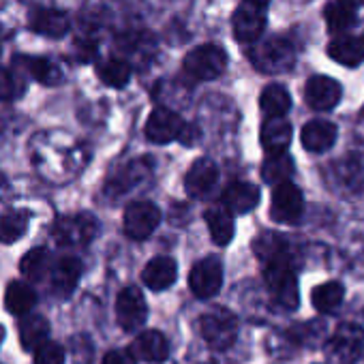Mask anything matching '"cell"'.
Returning <instances> with one entry per match:
<instances>
[{
  "label": "cell",
  "instance_id": "cell-1",
  "mask_svg": "<svg viewBox=\"0 0 364 364\" xmlns=\"http://www.w3.org/2000/svg\"><path fill=\"white\" fill-rule=\"evenodd\" d=\"M249 58L253 63V67L262 73H287L289 69H294L296 65V50L287 39L281 37H272L266 39L262 43H257L251 52Z\"/></svg>",
  "mask_w": 364,
  "mask_h": 364
},
{
  "label": "cell",
  "instance_id": "cell-2",
  "mask_svg": "<svg viewBox=\"0 0 364 364\" xmlns=\"http://www.w3.org/2000/svg\"><path fill=\"white\" fill-rule=\"evenodd\" d=\"M228 67V54L223 48L215 43H204L187 54L182 71L193 82H210L217 80Z\"/></svg>",
  "mask_w": 364,
  "mask_h": 364
},
{
  "label": "cell",
  "instance_id": "cell-3",
  "mask_svg": "<svg viewBox=\"0 0 364 364\" xmlns=\"http://www.w3.org/2000/svg\"><path fill=\"white\" fill-rule=\"evenodd\" d=\"M264 277H266L268 291L279 306L289 311L298 306V281L289 257L266 264Z\"/></svg>",
  "mask_w": 364,
  "mask_h": 364
},
{
  "label": "cell",
  "instance_id": "cell-4",
  "mask_svg": "<svg viewBox=\"0 0 364 364\" xmlns=\"http://www.w3.org/2000/svg\"><path fill=\"white\" fill-rule=\"evenodd\" d=\"M204 341L215 349H230L238 336V321L228 309H213L200 319Z\"/></svg>",
  "mask_w": 364,
  "mask_h": 364
},
{
  "label": "cell",
  "instance_id": "cell-5",
  "mask_svg": "<svg viewBox=\"0 0 364 364\" xmlns=\"http://www.w3.org/2000/svg\"><path fill=\"white\" fill-rule=\"evenodd\" d=\"M97 219L92 215L63 217L54 225V240L60 247H86L97 234Z\"/></svg>",
  "mask_w": 364,
  "mask_h": 364
},
{
  "label": "cell",
  "instance_id": "cell-6",
  "mask_svg": "<svg viewBox=\"0 0 364 364\" xmlns=\"http://www.w3.org/2000/svg\"><path fill=\"white\" fill-rule=\"evenodd\" d=\"M364 330L355 323H341L330 338V355L336 364H353L362 353Z\"/></svg>",
  "mask_w": 364,
  "mask_h": 364
},
{
  "label": "cell",
  "instance_id": "cell-7",
  "mask_svg": "<svg viewBox=\"0 0 364 364\" xmlns=\"http://www.w3.org/2000/svg\"><path fill=\"white\" fill-rule=\"evenodd\" d=\"M161 221V213L152 202H133L124 210V232L133 240L148 238Z\"/></svg>",
  "mask_w": 364,
  "mask_h": 364
},
{
  "label": "cell",
  "instance_id": "cell-8",
  "mask_svg": "<svg viewBox=\"0 0 364 364\" xmlns=\"http://www.w3.org/2000/svg\"><path fill=\"white\" fill-rule=\"evenodd\" d=\"M148 317V306L137 287H124L116 300V319L122 330L133 332L144 326Z\"/></svg>",
  "mask_w": 364,
  "mask_h": 364
},
{
  "label": "cell",
  "instance_id": "cell-9",
  "mask_svg": "<svg viewBox=\"0 0 364 364\" xmlns=\"http://www.w3.org/2000/svg\"><path fill=\"white\" fill-rule=\"evenodd\" d=\"M185 129H187L185 120L176 112L167 107H156L146 122V137L154 144H169L173 139H180Z\"/></svg>",
  "mask_w": 364,
  "mask_h": 364
},
{
  "label": "cell",
  "instance_id": "cell-10",
  "mask_svg": "<svg viewBox=\"0 0 364 364\" xmlns=\"http://www.w3.org/2000/svg\"><path fill=\"white\" fill-rule=\"evenodd\" d=\"M304 210V198L300 189L291 182H283V185L274 187L272 191V208L270 217L277 223H291L298 221Z\"/></svg>",
  "mask_w": 364,
  "mask_h": 364
},
{
  "label": "cell",
  "instance_id": "cell-11",
  "mask_svg": "<svg viewBox=\"0 0 364 364\" xmlns=\"http://www.w3.org/2000/svg\"><path fill=\"white\" fill-rule=\"evenodd\" d=\"M189 285L198 298H213L221 285H223V266L217 257H204L200 259L191 274H189Z\"/></svg>",
  "mask_w": 364,
  "mask_h": 364
},
{
  "label": "cell",
  "instance_id": "cell-12",
  "mask_svg": "<svg viewBox=\"0 0 364 364\" xmlns=\"http://www.w3.org/2000/svg\"><path fill=\"white\" fill-rule=\"evenodd\" d=\"M266 28V14L262 7L245 3L234 14V37L240 43H255L259 41Z\"/></svg>",
  "mask_w": 364,
  "mask_h": 364
},
{
  "label": "cell",
  "instance_id": "cell-13",
  "mask_svg": "<svg viewBox=\"0 0 364 364\" xmlns=\"http://www.w3.org/2000/svg\"><path fill=\"white\" fill-rule=\"evenodd\" d=\"M332 180L334 185L347 193L360 191L364 187V154H347L332 167Z\"/></svg>",
  "mask_w": 364,
  "mask_h": 364
},
{
  "label": "cell",
  "instance_id": "cell-14",
  "mask_svg": "<svg viewBox=\"0 0 364 364\" xmlns=\"http://www.w3.org/2000/svg\"><path fill=\"white\" fill-rule=\"evenodd\" d=\"M306 103L317 112H328L341 101V84L328 75H315L304 88Z\"/></svg>",
  "mask_w": 364,
  "mask_h": 364
},
{
  "label": "cell",
  "instance_id": "cell-15",
  "mask_svg": "<svg viewBox=\"0 0 364 364\" xmlns=\"http://www.w3.org/2000/svg\"><path fill=\"white\" fill-rule=\"evenodd\" d=\"M217 180H219V169H217L215 161L204 156L191 165V169L185 178V189L191 198H204L213 191Z\"/></svg>",
  "mask_w": 364,
  "mask_h": 364
},
{
  "label": "cell",
  "instance_id": "cell-16",
  "mask_svg": "<svg viewBox=\"0 0 364 364\" xmlns=\"http://www.w3.org/2000/svg\"><path fill=\"white\" fill-rule=\"evenodd\" d=\"M328 54L334 63L343 67H358L364 60V37L341 35L328 46Z\"/></svg>",
  "mask_w": 364,
  "mask_h": 364
},
{
  "label": "cell",
  "instance_id": "cell-17",
  "mask_svg": "<svg viewBox=\"0 0 364 364\" xmlns=\"http://www.w3.org/2000/svg\"><path fill=\"white\" fill-rule=\"evenodd\" d=\"M259 189L251 182H232L223 193V204L230 213L245 215L259 204Z\"/></svg>",
  "mask_w": 364,
  "mask_h": 364
},
{
  "label": "cell",
  "instance_id": "cell-18",
  "mask_svg": "<svg viewBox=\"0 0 364 364\" xmlns=\"http://www.w3.org/2000/svg\"><path fill=\"white\" fill-rule=\"evenodd\" d=\"M82 264L75 257H63L52 268V289L58 298H69L80 283Z\"/></svg>",
  "mask_w": 364,
  "mask_h": 364
},
{
  "label": "cell",
  "instance_id": "cell-19",
  "mask_svg": "<svg viewBox=\"0 0 364 364\" xmlns=\"http://www.w3.org/2000/svg\"><path fill=\"white\" fill-rule=\"evenodd\" d=\"M176 274H178V266L171 257H154L146 264L141 279L150 289L161 291L176 283Z\"/></svg>",
  "mask_w": 364,
  "mask_h": 364
},
{
  "label": "cell",
  "instance_id": "cell-20",
  "mask_svg": "<svg viewBox=\"0 0 364 364\" xmlns=\"http://www.w3.org/2000/svg\"><path fill=\"white\" fill-rule=\"evenodd\" d=\"M302 146L311 152H326L334 146L336 127L328 120H311L302 129Z\"/></svg>",
  "mask_w": 364,
  "mask_h": 364
},
{
  "label": "cell",
  "instance_id": "cell-21",
  "mask_svg": "<svg viewBox=\"0 0 364 364\" xmlns=\"http://www.w3.org/2000/svg\"><path fill=\"white\" fill-rule=\"evenodd\" d=\"M291 141V127L283 118H268L262 127V146L264 150L274 156L283 154Z\"/></svg>",
  "mask_w": 364,
  "mask_h": 364
},
{
  "label": "cell",
  "instance_id": "cell-22",
  "mask_svg": "<svg viewBox=\"0 0 364 364\" xmlns=\"http://www.w3.org/2000/svg\"><path fill=\"white\" fill-rule=\"evenodd\" d=\"M133 353L146 362H163L169 355V345L161 332H141L133 343Z\"/></svg>",
  "mask_w": 364,
  "mask_h": 364
},
{
  "label": "cell",
  "instance_id": "cell-23",
  "mask_svg": "<svg viewBox=\"0 0 364 364\" xmlns=\"http://www.w3.org/2000/svg\"><path fill=\"white\" fill-rule=\"evenodd\" d=\"M31 24H33L35 33L52 37V39H58L69 31V18L63 11H56V9H39L33 16Z\"/></svg>",
  "mask_w": 364,
  "mask_h": 364
},
{
  "label": "cell",
  "instance_id": "cell-24",
  "mask_svg": "<svg viewBox=\"0 0 364 364\" xmlns=\"http://www.w3.org/2000/svg\"><path fill=\"white\" fill-rule=\"evenodd\" d=\"M253 251H255V255H257L259 259H264V264H270V262L289 257V242H287V238L281 236V234L266 232V234H262V236L255 238Z\"/></svg>",
  "mask_w": 364,
  "mask_h": 364
},
{
  "label": "cell",
  "instance_id": "cell-25",
  "mask_svg": "<svg viewBox=\"0 0 364 364\" xmlns=\"http://www.w3.org/2000/svg\"><path fill=\"white\" fill-rule=\"evenodd\" d=\"M150 171V161L148 159H141V161H133L129 163L124 169H120L107 185V191L109 193H116V196H122L127 193L131 187H135L137 182Z\"/></svg>",
  "mask_w": 364,
  "mask_h": 364
},
{
  "label": "cell",
  "instance_id": "cell-26",
  "mask_svg": "<svg viewBox=\"0 0 364 364\" xmlns=\"http://www.w3.org/2000/svg\"><path fill=\"white\" fill-rule=\"evenodd\" d=\"M50 323L41 315H31L20 323V341L26 351H37L43 343H48Z\"/></svg>",
  "mask_w": 364,
  "mask_h": 364
},
{
  "label": "cell",
  "instance_id": "cell-27",
  "mask_svg": "<svg viewBox=\"0 0 364 364\" xmlns=\"http://www.w3.org/2000/svg\"><path fill=\"white\" fill-rule=\"evenodd\" d=\"M37 304V294L22 281H14L5 294V306L11 315H26Z\"/></svg>",
  "mask_w": 364,
  "mask_h": 364
},
{
  "label": "cell",
  "instance_id": "cell-28",
  "mask_svg": "<svg viewBox=\"0 0 364 364\" xmlns=\"http://www.w3.org/2000/svg\"><path fill=\"white\" fill-rule=\"evenodd\" d=\"M259 105L268 118H283L291 107V97L281 84H270L264 88Z\"/></svg>",
  "mask_w": 364,
  "mask_h": 364
},
{
  "label": "cell",
  "instance_id": "cell-29",
  "mask_svg": "<svg viewBox=\"0 0 364 364\" xmlns=\"http://www.w3.org/2000/svg\"><path fill=\"white\" fill-rule=\"evenodd\" d=\"M206 223H208V230H210V236L217 245L225 247L228 242H232L234 238V219H232V213L228 208H210L206 210Z\"/></svg>",
  "mask_w": 364,
  "mask_h": 364
},
{
  "label": "cell",
  "instance_id": "cell-30",
  "mask_svg": "<svg viewBox=\"0 0 364 364\" xmlns=\"http://www.w3.org/2000/svg\"><path fill=\"white\" fill-rule=\"evenodd\" d=\"M31 215L26 210H7L0 215V245H11L20 240L28 230Z\"/></svg>",
  "mask_w": 364,
  "mask_h": 364
},
{
  "label": "cell",
  "instance_id": "cell-31",
  "mask_svg": "<svg viewBox=\"0 0 364 364\" xmlns=\"http://www.w3.org/2000/svg\"><path fill=\"white\" fill-rule=\"evenodd\" d=\"M262 173H264V180L270 182V185L279 187L283 182H289V176L294 173V161L287 152L283 154H274L270 156L264 167H262Z\"/></svg>",
  "mask_w": 364,
  "mask_h": 364
},
{
  "label": "cell",
  "instance_id": "cell-32",
  "mask_svg": "<svg viewBox=\"0 0 364 364\" xmlns=\"http://www.w3.org/2000/svg\"><path fill=\"white\" fill-rule=\"evenodd\" d=\"M97 73L103 84H107L112 88H122V86H127V82L131 77V67H129V63H124L120 58H107V60L99 63Z\"/></svg>",
  "mask_w": 364,
  "mask_h": 364
},
{
  "label": "cell",
  "instance_id": "cell-33",
  "mask_svg": "<svg viewBox=\"0 0 364 364\" xmlns=\"http://www.w3.org/2000/svg\"><path fill=\"white\" fill-rule=\"evenodd\" d=\"M326 24L328 31L332 35H345V31H349L355 24V11L351 7H345L343 3H330L326 7Z\"/></svg>",
  "mask_w": 364,
  "mask_h": 364
},
{
  "label": "cell",
  "instance_id": "cell-34",
  "mask_svg": "<svg viewBox=\"0 0 364 364\" xmlns=\"http://www.w3.org/2000/svg\"><path fill=\"white\" fill-rule=\"evenodd\" d=\"M343 296H345V289L341 283H336V281L323 283V285L315 287V291H313V306L319 313H330L343 302Z\"/></svg>",
  "mask_w": 364,
  "mask_h": 364
},
{
  "label": "cell",
  "instance_id": "cell-35",
  "mask_svg": "<svg viewBox=\"0 0 364 364\" xmlns=\"http://www.w3.org/2000/svg\"><path fill=\"white\" fill-rule=\"evenodd\" d=\"M48 266H50V255H48L46 249H33L20 262L22 274L28 277V279H33V281L43 279V274L48 272Z\"/></svg>",
  "mask_w": 364,
  "mask_h": 364
},
{
  "label": "cell",
  "instance_id": "cell-36",
  "mask_svg": "<svg viewBox=\"0 0 364 364\" xmlns=\"http://www.w3.org/2000/svg\"><path fill=\"white\" fill-rule=\"evenodd\" d=\"M26 69L31 71V75L37 82L48 84V86H54V84H58L63 80L60 69L48 58H26Z\"/></svg>",
  "mask_w": 364,
  "mask_h": 364
},
{
  "label": "cell",
  "instance_id": "cell-37",
  "mask_svg": "<svg viewBox=\"0 0 364 364\" xmlns=\"http://www.w3.org/2000/svg\"><path fill=\"white\" fill-rule=\"evenodd\" d=\"M65 362V351L58 343L48 341L35 351V364H63Z\"/></svg>",
  "mask_w": 364,
  "mask_h": 364
},
{
  "label": "cell",
  "instance_id": "cell-38",
  "mask_svg": "<svg viewBox=\"0 0 364 364\" xmlns=\"http://www.w3.org/2000/svg\"><path fill=\"white\" fill-rule=\"evenodd\" d=\"M22 90H24V86L20 84V80L16 75H11L5 69H0V101L16 99L18 95H22Z\"/></svg>",
  "mask_w": 364,
  "mask_h": 364
},
{
  "label": "cell",
  "instance_id": "cell-39",
  "mask_svg": "<svg viewBox=\"0 0 364 364\" xmlns=\"http://www.w3.org/2000/svg\"><path fill=\"white\" fill-rule=\"evenodd\" d=\"M103 364H135V358L129 351H109L103 358Z\"/></svg>",
  "mask_w": 364,
  "mask_h": 364
},
{
  "label": "cell",
  "instance_id": "cell-40",
  "mask_svg": "<svg viewBox=\"0 0 364 364\" xmlns=\"http://www.w3.org/2000/svg\"><path fill=\"white\" fill-rule=\"evenodd\" d=\"M338 3H343L345 7L355 9V7H362V5H364V0H338Z\"/></svg>",
  "mask_w": 364,
  "mask_h": 364
},
{
  "label": "cell",
  "instance_id": "cell-41",
  "mask_svg": "<svg viewBox=\"0 0 364 364\" xmlns=\"http://www.w3.org/2000/svg\"><path fill=\"white\" fill-rule=\"evenodd\" d=\"M247 3H251V5H255V7H266L268 3H270V0H247Z\"/></svg>",
  "mask_w": 364,
  "mask_h": 364
},
{
  "label": "cell",
  "instance_id": "cell-42",
  "mask_svg": "<svg viewBox=\"0 0 364 364\" xmlns=\"http://www.w3.org/2000/svg\"><path fill=\"white\" fill-rule=\"evenodd\" d=\"M3 341H5V328L0 326V345H3Z\"/></svg>",
  "mask_w": 364,
  "mask_h": 364
}]
</instances>
